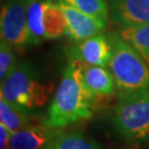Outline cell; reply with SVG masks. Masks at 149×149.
I'll return each mask as SVG.
<instances>
[{
	"instance_id": "cell-19",
	"label": "cell",
	"mask_w": 149,
	"mask_h": 149,
	"mask_svg": "<svg viewBox=\"0 0 149 149\" xmlns=\"http://www.w3.org/2000/svg\"><path fill=\"white\" fill-rule=\"evenodd\" d=\"M46 149H50V147H49V146H47V147H46Z\"/></svg>"
},
{
	"instance_id": "cell-3",
	"label": "cell",
	"mask_w": 149,
	"mask_h": 149,
	"mask_svg": "<svg viewBox=\"0 0 149 149\" xmlns=\"http://www.w3.org/2000/svg\"><path fill=\"white\" fill-rule=\"evenodd\" d=\"M111 58L109 67L120 92L149 88V65L118 33H109Z\"/></svg>"
},
{
	"instance_id": "cell-16",
	"label": "cell",
	"mask_w": 149,
	"mask_h": 149,
	"mask_svg": "<svg viewBox=\"0 0 149 149\" xmlns=\"http://www.w3.org/2000/svg\"><path fill=\"white\" fill-rule=\"evenodd\" d=\"M50 149H102L99 144L86 139L82 134H60L52 143Z\"/></svg>"
},
{
	"instance_id": "cell-8",
	"label": "cell",
	"mask_w": 149,
	"mask_h": 149,
	"mask_svg": "<svg viewBox=\"0 0 149 149\" xmlns=\"http://www.w3.org/2000/svg\"><path fill=\"white\" fill-rule=\"evenodd\" d=\"M58 3V2H57ZM67 22V35L74 42H81L100 34L107 24L72 7L59 3Z\"/></svg>"
},
{
	"instance_id": "cell-15",
	"label": "cell",
	"mask_w": 149,
	"mask_h": 149,
	"mask_svg": "<svg viewBox=\"0 0 149 149\" xmlns=\"http://www.w3.org/2000/svg\"><path fill=\"white\" fill-rule=\"evenodd\" d=\"M56 2L70 6L105 24L109 22V13L107 0H56Z\"/></svg>"
},
{
	"instance_id": "cell-2",
	"label": "cell",
	"mask_w": 149,
	"mask_h": 149,
	"mask_svg": "<svg viewBox=\"0 0 149 149\" xmlns=\"http://www.w3.org/2000/svg\"><path fill=\"white\" fill-rule=\"evenodd\" d=\"M52 90V85L43 80L29 61L17 64L1 82V98L17 111L29 115L47 102Z\"/></svg>"
},
{
	"instance_id": "cell-9",
	"label": "cell",
	"mask_w": 149,
	"mask_h": 149,
	"mask_svg": "<svg viewBox=\"0 0 149 149\" xmlns=\"http://www.w3.org/2000/svg\"><path fill=\"white\" fill-rule=\"evenodd\" d=\"M61 132L57 128L34 125L10 135L11 149H44L52 143Z\"/></svg>"
},
{
	"instance_id": "cell-12",
	"label": "cell",
	"mask_w": 149,
	"mask_h": 149,
	"mask_svg": "<svg viewBox=\"0 0 149 149\" xmlns=\"http://www.w3.org/2000/svg\"><path fill=\"white\" fill-rule=\"evenodd\" d=\"M0 119L1 124L7 128L10 134L28 128L35 122L34 117L17 111L3 98L0 99Z\"/></svg>"
},
{
	"instance_id": "cell-11",
	"label": "cell",
	"mask_w": 149,
	"mask_h": 149,
	"mask_svg": "<svg viewBox=\"0 0 149 149\" xmlns=\"http://www.w3.org/2000/svg\"><path fill=\"white\" fill-rule=\"evenodd\" d=\"M45 39H58L67 34V22L59 3L46 0L44 12Z\"/></svg>"
},
{
	"instance_id": "cell-7",
	"label": "cell",
	"mask_w": 149,
	"mask_h": 149,
	"mask_svg": "<svg viewBox=\"0 0 149 149\" xmlns=\"http://www.w3.org/2000/svg\"><path fill=\"white\" fill-rule=\"evenodd\" d=\"M71 58L90 66H109L111 58V46L108 35L100 33L77 42L72 49Z\"/></svg>"
},
{
	"instance_id": "cell-6",
	"label": "cell",
	"mask_w": 149,
	"mask_h": 149,
	"mask_svg": "<svg viewBox=\"0 0 149 149\" xmlns=\"http://www.w3.org/2000/svg\"><path fill=\"white\" fill-rule=\"evenodd\" d=\"M109 17L120 28L149 23V0H107Z\"/></svg>"
},
{
	"instance_id": "cell-17",
	"label": "cell",
	"mask_w": 149,
	"mask_h": 149,
	"mask_svg": "<svg viewBox=\"0 0 149 149\" xmlns=\"http://www.w3.org/2000/svg\"><path fill=\"white\" fill-rule=\"evenodd\" d=\"M17 65L12 47L4 40L0 42V79L1 82L10 74Z\"/></svg>"
},
{
	"instance_id": "cell-4",
	"label": "cell",
	"mask_w": 149,
	"mask_h": 149,
	"mask_svg": "<svg viewBox=\"0 0 149 149\" xmlns=\"http://www.w3.org/2000/svg\"><path fill=\"white\" fill-rule=\"evenodd\" d=\"M113 124L118 133L130 141L149 136V88L120 92Z\"/></svg>"
},
{
	"instance_id": "cell-20",
	"label": "cell",
	"mask_w": 149,
	"mask_h": 149,
	"mask_svg": "<svg viewBox=\"0 0 149 149\" xmlns=\"http://www.w3.org/2000/svg\"><path fill=\"white\" fill-rule=\"evenodd\" d=\"M44 149H46V148H44Z\"/></svg>"
},
{
	"instance_id": "cell-5",
	"label": "cell",
	"mask_w": 149,
	"mask_h": 149,
	"mask_svg": "<svg viewBox=\"0 0 149 149\" xmlns=\"http://www.w3.org/2000/svg\"><path fill=\"white\" fill-rule=\"evenodd\" d=\"M28 0H8L2 7L0 17L1 40L12 47H24L30 44L26 8Z\"/></svg>"
},
{
	"instance_id": "cell-1",
	"label": "cell",
	"mask_w": 149,
	"mask_h": 149,
	"mask_svg": "<svg viewBox=\"0 0 149 149\" xmlns=\"http://www.w3.org/2000/svg\"><path fill=\"white\" fill-rule=\"evenodd\" d=\"M93 100L83 80V63L70 58L44 125L59 129L89 119L92 116Z\"/></svg>"
},
{
	"instance_id": "cell-13",
	"label": "cell",
	"mask_w": 149,
	"mask_h": 149,
	"mask_svg": "<svg viewBox=\"0 0 149 149\" xmlns=\"http://www.w3.org/2000/svg\"><path fill=\"white\" fill-rule=\"evenodd\" d=\"M46 8V0H28L26 8V16L29 32L30 44L37 45L45 39L44 32V12Z\"/></svg>"
},
{
	"instance_id": "cell-14",
	"label": "cell",
	"mask_w": 149,
	"mask_h": 149,
	"mask_svg": "<svg viewBox=\"0 0 149 149\" xmlns=\"http://www.w3.org/2000/svg\"><path fill=\"white\" fill-rule=\"evenodd\" d=\"M118 34L129 43L149 65V23L120 28Z\"/></svg>"
},
{
	"instance_id": "cell-18",
	"label": "cell",
	"mask_w": 149,
	"mask_h": 149,
	"mask_svg": "<svg viewBox=\"0 0 149 149\" xmlns=\"http://www.w3.org/2000/svg\"><path fill=\"white\" fill-rule=\"evenodd\" d=\"M10 132L4 125H0V136H1V145L0 149H11L10 147Z\"/></svg>"
},
{
	"instance_id": "cell-10",
	"label": "cell",
	"mask_w": 149,
	"mask_h": 149,
	"mask_svg": "<svg viewBox=\"0 0 149 149\" xmlns=\"http://www.w3.org/2000/svg\"><path fill=\"white\" fill-rule=\"evenodd\" d=\"M83 80L93 98L111 96L115 92V81L106 67L83 64Z\"/></svg>"
}]
</instances>
